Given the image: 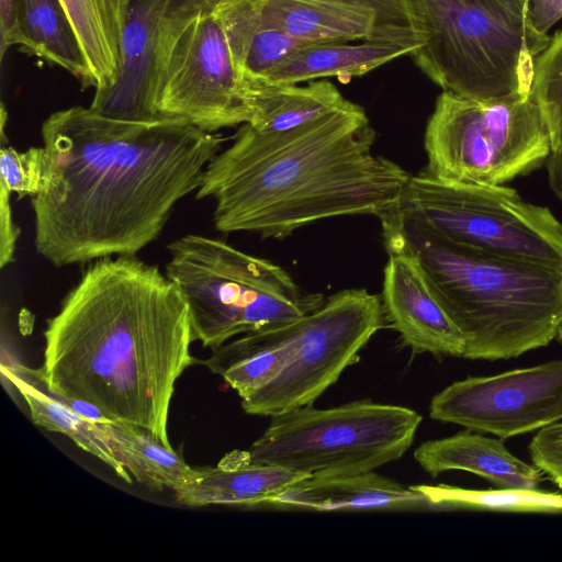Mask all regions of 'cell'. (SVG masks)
Returning <instances> with one entry per match:
<instances>
[{
  "mask_svg": "<svg viewBox=\"0 0 562 562\" xmlns=\"http://www.w3.org/2000/svg\"><path fill=\"white\" fill-rule=\"evenodd\" d=\"M41 134L34 245L55 267L136 256L199 189L226 140L181 117L123 121L82 105L50 113Z\"/></svg>",
  "mask_w": 562,
  "mask_h": 562,
  "instance_id": "cell-1",
  "label": "cell"
},
{
  "mask_svg": "<svg viewBox=\"0 0 562 562\" xmlns=\"http://www.w3.org/2000/svg\"><path fill=\"white\" fill-rule=\"evenodd\" d=\"M43 366L11 367L56 398H76L165 447L175 385L194 362L188 305L136 256L89 262L44 331Z\"/></svg>",
  "mask_w": 562,
  "mask_h": 562,
  "instance_id": "cell-2",
  "label": "cell"
},
{
  "mask_svg": "<svg viewBox=\"0 0 562 562\" xmlns=\"http://www.w3.org/2000/svg\"><path fill=\"white\" fill-rule=\"evenodd\" d=\"M374 138L356 103L283 132L246 123L209 162L195 198L214 201L217 231L262 238L337 216L381 218L400 205L412 176L375 155Z\"/></svg>",
  "mask_w": 562,
  "mask_h": 562,
  "instance_id": "cell-3",
  "label": "cell"
},
{
  "mask_svg": "<svg viewBox=\"0 0 562 562\" xmlns=\"http://www.w3.org/2000/svg\"><path fill=\"white\" fill-rule=\"evenodd\" d=\"M380 220L383 239L418 259L463 334L462 358L508 360L555 339L562 326V271L456 245L397 207Z\"/></svg>",
  "mask_w": 562,
  "mask_h": 562,
  "instance_id": "cell-4",
  "label": "cell"
},
{
  "mask_svg": "<svg viewBox=\"0 0 562 562\" xmlns=\"http://www.w3.org/2000/svg\"><path fill=\"white\" fill-rule=\"evenodd\" d=\"M165 273L179 289L194 340L215 348L237 335L293 323L323 305L280 266L213 237L188 234L168 245Z\"/></svg>",
  "mask_w": 562,
  "mask_h": 562,
  "instance_id": "cell-5",
  "label": "cell"
},
{
  "mask_svg": "<svg viewBox=\"0 0 562 562\" xmlns=\"http://www.w3.org/2000/svg\"><path fill=\"white\" fill-rule=\"evenodd\" d=\"M422 44L409 56L443 91L474 100L530 94L551 37L497 0H414Z\"/></svg>",
  "mask_w": 562,
  "mask_h": 562,
  "instance_id": "cell-6",
  "label": "cell"
},
{
  "mask_svg": "<svg viewBox=\"0 0 562 562\" xmlns=\"http://www.w3.org/2000/svg\"><path fill=\"white\" fill-rule=\"evenodd\" d=\"M420 423L412 408L369 400L325 409L306 405L271 416L247 451L252 462L310 477L358 474L402 458Z\"/></svg>",
  "mask_w": 562,
  "mask_h": 562,
  "instance_id": "cell-7",
  "label": "cell"
},
{
  "mask_svg": "<svg viewBox=\"0 0 562 562\" xmlns=\"http://www.w3.org/2000/svg\"><path fill=\"white\" fill-rule=\"evenodd\" d=\"M424 146L425 171L473 184H505L539 168L551 154L550 135L531 94L474 100L442 91Z\"/></svg>",
  "mask_w": 562,
  "mask_h": 562,
  "instance_id": "cell-8",
  "label": "cell"
},
{
  "mask_svg": "<svg viewBox=\"0 0 562 562\" xmlns=\"http://www.w3.org/2000/svg\"><path fill=\"white\" fill-rule=\"evenodd\" d=\"M397 210L465 248L562 271V222L505 184L412 176Z\"/></svg>",
  "mask_w": 562,
  "mask_h": 562,
  "instance_id": "cell-9",
  "label": "cell"
},
{
  "mask_svg": "<svg viewBox=\"0 0 562 562\" xmlns=\"http://www.w3.org/2000/svg\"><path fill=\"white\" fill-rule=\"evenodd\" d=\"M382 301L366 289H348L325 300L301 318L299 345L285 369L266 386L241 400L250 415L273 416L312 405L360 350L385 326Z\"/></svg>",
  "mask_w": 562,
  "mask_h": 562,
  "instance_id": "cell-10",
  "label": "cell"
},
{
  "mask_svg": "<svg viewBox=\"0 0 562 562\" xmlns=\"http://www.w3.org/2000/svg\"><path fill=\"white\" fill-rule=\"evenodd\" d=\"M155 104L159 116L181 117L209 133L251 120L247 88L213 11L196 19L171 49Z\"/></svg>",
  "mask_w": 562,
  "mask_h": 562,
  "instance_id": "cell-11",
  "label": "cell"
},
{
  "mask_svg": "<svg viewBox=\"0 0 562 562\" xmlns=\"http://www.w3.org/2000/svg\"><path fill=\"white\" fill-rule=\"evenodd\" d=\"M429 415L503 440L559 423L562 359L457 381L432 397Z\"/></svg>",
  "mask_w": 562,
  "mask_h": 562,
  "instance_id": "cell-12",
  "label": "cell"
},
{
  "mask_svg": "<svg viewBox=\"0 0 562 562\" xmlns=\"http://www.w3.org/2000/svg\"><path fill=\"white\" fill-rule=\"evenodd\" d=\"M220 0H133L123 33L115 83L94 91L90 109L111 119L147 122L160 117L156 90L161 69L178 40Z\"/></svg>",
  "mask_w": 562,
  "mask_h": 562,
  "instance_id": "cell-13",
  "label": "cell"
},
{
  "mask_svg": "<svg viewBox=\"0 0 562 562\" xmlns=\"http://www.w3.org/2000/svg\"><path fill=\"white\" fill-rule=\"evenodd\" d=\"M266 21L307 42L420 46L414 0H262Z\"/></svg>",
  "mask_w": 562,
  "mask_h": 562,
  "instance_id": "cell-14",
  "label": "cell"
},
{
  "mask_svg": "<svg viewBox=\"0 0 562 562\" xmlns=\"http://www.w3.org/2000/svg\"><path fill=\"white\" fill-rule=\"evenodd\" d=\"M389 260L381 295L384 317L415 353L462 358L465 338L445 311L418 259L384 240Z\"/></svg>",
  "mask_w": 562,
  "mask_h": 562,
  "instance_id": "cell-15",
  "label": "cell"
},
{
  "mask_svg": "<svg viewBox=\"0 0 562 562\" xmlns=\"http://www.w3.org/2000/svg\"><path fill=\"white\" fill-rule=\"evenodd\" d=\"M414 458L430 476L461 470L481 476L498 488L537 490L543 472L512 454L503 439H493L472 430L423 442Z\"/></svg>",
  "mask_w": 562,
  "mask_h": 562,
  "instance_id": "cell-16",
  "label": "cell"
},
{
  "mask_svg": "<svg viewBox=\"0 0 562 562\" xmlns=\"http://www.w3.org/2000/svg\"><path fill=\"white\" fill-rule=\"evenodd\" d=\"M268 504L319 512L430 508L425 496L412 485L406 487L374 471L306 477L290 485Z\"/></svg>",
  "mask_w": 562,
  "mask_h": 562,
  "instance_id": "cell-17",
  "label": "cell"
},
{
  "mask_svg": "<svg viewBox=\"0 0 562 562\" xmlns=\"http://www.w3.org/2000/svg\"><path fill=\"white\" fill-rule=\"evenodd\" d=\"M306 477L310 476L252 462L247 450H234L215 468L195 469L194 475L173 492L177 501L188 506L268 504Z\"/></svg>",
  "mask_w": 562,
  "mask_h": 562,
  "instance_id": "cell-18",
  "label": "cell"
},
{
  "mask_svg": "<svg viewBox=\"0 0 562 562\" xmlns=\"http://www.w3.org/2000/svg\"><path fill=\"white\" fill-rule=\"evenodd\" d=\"M225 34L235 69L245 83L262 80L307 42L269 24L262 0H220L213 9Z\"/></svg>",
  "mask_w": 562,
  "mask_h": 562,
  "instance_id": "cell-19",
  "label": "cell"
},
{
  "mask_svg": "<svg viewBox=\"0 0 562 562\" xmlns=\"http://www.w3.org/2000/svg\"><path fill=\"white\" fill-rule=\"evenodd\" d=\"M301 318L288 325L241 335L212 348L204 363L234 389L241 400L274 378L293 359L299 345Z\"/></svg>",
  "mask_w": 562,
  "mask_h": 562,
  "instance_id": "cell-20",
  "label": "cell"
},
{
  "mask_svg": "<svg viewBox=\"0 0 562 562\" xmlns=\"http://www.w3.org/2000/svg\"><path fill=\"white\" fill-rule=\"evenodd\" d=\"M13 45L66 70L83 89L94 88L92 74L61 0H18Z\"/></svg>",
  "mask_w": 562,
  "mask_h": 562,
  "instance_id": "cell-21",
  "label": "cell"
},
{
  "mask_svg": "<svg viewBox=\"0 0 562 562\" xmlns=\"http://www.w3.org/2000/svg\"><path fill=\"white\" fill-rule=\"evenodd\" d=\"M245 86L252 109L247 124L263 133L292 130L353 104L328 80L305 86L251 80Z\"/></svg>",
  "mask_w": 562,
  "mask_h": 562,
  "instance_id": "cell-22",
  "label": "cell"
},
{
  "mask_svg": "<svg viewBox=\"0 0 562 562\" xmlns=\"http://www.w3.org/2000/svg\"><path fill=\"white\" fill-rule=\"evenodd\" d=\"M307 43L295 50L262 80L297 85L328 77L351 78L366 75L412 50L397 45L361 42Z\"/></svg>",
  "mask_w": 562,
  "mask_h": 562,
  "instance_id": "cell-23",
  "label": "cell"
},
{
  "mask_svg": "<svg viewBox=\"0 0 562 562\" xmlns=\"http://www.w3.org/2000/svg\"><path fill=\"white\" fill-rule=\"evenodd\" d=\"M93 77L94 91L111 88L121 69V48L133 0H61Z\"/></svg>",
  "mask_w": 562,
  "mask_h": 562,
  "instance_id": "cell-24",
  "label": "cell"
},
{
  "mask_svg": "<svg viewBox=\"0 0 562 562\" xmlns=\"http://www.w3.org/2000/svg\"><path fill=\"white\" fill-rule=\"evenodd\" d=\"M115 458L139 483L151 488L175 491L195 472L172 448L165 447L149 434L130 425L98 422Z\"/></svg>",
  "mask_w": 562,
  "mask_h": 562,
  "instance_id": "cell-25",
  "label": "cell"
},
{
  "mask_svg": "<svg viewBox=\"0 0 562 562\" xmlns=\"http://www.w3.org/2000/svg\"><path fill=\"white\" fill-rule=\"evenodd\" d=\"M26 402L33 423L49 431L68 436L79 448L93 454L126 483L131 473L115 458L108 438L95 422L85 418L43 389L23 379L11 367L2 369Z\"/></svg>",
  "mask_w": 562,
  "mask_h": 562,
  "instance_id": "cell-26",
  "label": "cell"
},
{
  "mask_svg": "<svg viewBox=\"0 0 562 562\" xmlns=\"http://www.w3.org/2000/svg\"><path fill=\"white\" fill-rule=\"evenodd\" d=\"M430 508L499 513L562 514V494L537 490H471L447 484L412 485Z\"/></svg>",
  "mask_w": 562,
  "mask_h": 562,
  "instance_id": "cell-27",
  "label": "cell"
},
{
  "mask_svg": "<svg viewBox=\"0 0 562 562\" xmlns=\"http://www.w3.org/2000/svg\"><path fill=\"white\" fill-rule=\"evenodd\" d=\"M530 94L546 122L551 153L562 149V29L536 58Z\"/></svg>",
  "mask_w": 562,
  "mask_h": 562,
  "instance_id": "cell-28",
  "label": "cell"
},
{
  "mask_svg": "<svg viewBox=\"0 0 562 562\" xmlns=\"http://www.w3.org/2000/svg\"><path fill=\"white\" fill-rule=\"evenodd\" d=\"M45 151L42 147L16 150L2 145L0 150V186L19 198L35 196L44 181Z\"/></svg>",
  "mask_w": 562,
  "mask_h": 562,
  "instance_id": "cell-29",
  "label": "cell"
},
{
  "mask_svg": "<svg viewBox=\"0 0 562 562\" xmlns=\"http://www.w3.org/2000/svg\"><path fill=\"white\" fill-rule=\"evenodd\" d=\"M532 464L562 490V422L536 432L528 445Z\"/></svg>",
  "mask_w": 562,
  "mask_h": 562,
  "instance_id": "cell-30",
  "label": "cell"
},
{
  "mask_svg": "<svg viewBox=\"0 0 562 562\" xmlns=\"http://www.w3.org/2000/svg\"><path fill=\"white\" fill-rule=\"evenodd\" d=\"M11 192L0 186V267L3 269L14 259L20 229L14 224L10 205Z\"/></svg>",
  "mask_w": 562,
  "mask_h": 562,
  "instance_id": "cell-31",
  "label": "cell"
},
{
  "mask_svg": "<svg viewBox=\"0 0 562 562\" xmlns=\"http://www.w3.org/2000/svg\"><path fill=\"white\" fill-rule=\"evenodd\" d=\"M527 21L541 35L562 19V0H526Z\"/></svg>",
  "mask_w": 562,
  "mask_h": 562,
  "instance_id": "cell-32",
  "label": "cell"
},
{
  "mask_svg": "<svg viewBox=\"0 0 562 562\" xmlns=\"http://www.w3.org/2000/svg\"><path fill=\"white\" fill-rule=\"evenodd\" d=\"M18 0H0V54L3 58L7 49L12 46Z\"/></svg>",
  "mask_w": 562,
  "mask_h": 562,
  "instance_id": "cell-33",
  "label": "cell"
},
{
  "mask_svg": "<svg viewBox=\"0 0 562 562\" xmlns=\"http://www.w3.org/2000/svg\"><path fill=\"white\" fill-rule=\"evenodd\" d=\"M546 162L550 188L562 201V149L551 153Z\"/></svg>",
  "mask_w": 562,
  "mask_h": 562,
  "instance_id": "cell-34",
  "label": "cell"
},
{
  "mask_svg": "<svg viewBox=\"0 0 562 562\" xmlns=\"http://www.w3.org/2000/svg\"><path fill=\"white\" fill-rule=\"evenodd\" d=\"M514 14L527 21L526 0H497ZM528 22V21H527Z\"/></svg>",
  "mask_w": 562,
  "mask_h": 562,
  "instance_id": "cell-35",
  "label": "cell"
},
{
  "mask_svg": "<svg viewBox=\"0 0 562 562\" xmlns=\"http://www.w3.org/2000/svg\"><path fill=\"white\" fill-rule=\"evenodd\" d=\"M555 339L562 346V326L560 327V329H559V331L557 334Z\"/></svg>",
  "mask_w": 562,
  "mask_h": 562,
  "instance_id": "cell-36",
  "label": "cell"
}]
</instances>
